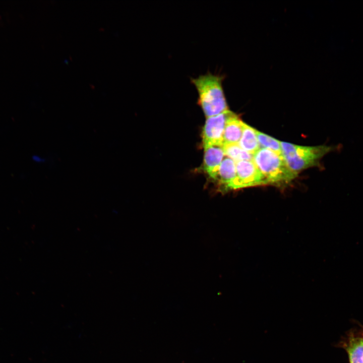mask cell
<instances>
[{"instance_id": "6da1fadb", "label": "cell", "mask_w": 363, "mask_h": 363, "mask_svg": "<svg viewBox=\"0 0 363 363\" xmlns=\"http://www.w3.org/2000/svg\"><path fill=\"white\" fill-rule=\"evenodd\" d=\"M223 80V76L211 73L191 79L198 94V103L207 117L228 110L222 86Z\"/></svg>"}, {"instance_id": "7a4b0ae2", "label": "cell", "mask_w": 363, "mask_h": 363, "mask_svg": "<svg viewBox=\"0 0 363 363\" xmlns=\"http://www.w3.org/2000/svg\"><path fill=\"white\" fill-rule=\"evenodd\" d=\"M253 161L268 184H286L297 175L288 167L282 156L266 148H260L253 155Z\"/></svg>"}, {"instance_id": "3957f363", "label": "cell", "mask_w": 363, "mask_h": 363, "mask_svg": "<svg viewBox=\"0 0 363 363\" xmlns=\"http://www.w3.org/2000/svg\"><path fill=\"white\" fill-rule=\"evenodd\" d=\"M282 157L288 167L297 172L318 164L326 154L334 149L331 146H301L280 142Z\"/></svg>"}, {"instance_id": "277c9868", "label": "cell", "mask_w": 363, "mask_h": 363, "mask_svg": "<svg viewBox=\"0 0 363 363\" xmlns=\"http://www.w3.org/2000/svg\"><path fill=\"white\" fill-rule=\"evenodd\" d=\"M236 176L229 189L267 185V182L253 160H243L235 162Z\"/></svg>"}, {"instance_id": "5b68a950", "label": "cell", "mask_w": 363, "mask_h": 363, "mask_svg": "<svg viewBox=\"0 0 363 363\" xmlns=\"http://www.w3.org/2000/svg\"><path fill=\"white\" fill-rule=\"evenodd\" d=\"M233 113L228 109L220 114L207 117L202 132L203 144L216 143L222 145L224 128L227 120Z\"/></svg>"}, {"instance_id": "8992f818", "label": "cell", "mask_w": 363, "mask_h": 363, "mask_svg": "<svg viewBox=\"0 0 363 363\" xmlns=\"http://www.w3.org/2000/svg\"><path fill=\"white\" fill-rule=\"evenodd\" d=\"M204 169L209 176L216 179L220 165L224 156L223 145L216 143L203 144Z\"/></svg>"}, {"instance_id": "52a82bcc", "label": "cell", "mask_w": 363, "mask_h": 363, "mask_svg": "<svg viewBox=\"0 0 363 363\" xmlns=\"http://www.w3.org/2000/svg\"><path fill=\"white\" fill-rule=\"evenodd\" d=\"M346 351L349 363H363V336L350 332L339 343Z\"/></svg>"}, {"instance_id": "ba28073f", "label": "cell", "mask_w": 363, "mask_h": 363, "mask_svg": "<svg viewBox=\"0 0 363 363\" xmlns=\"http://www.w3.org/2000/svg\"><path fill=\"white\" fill-rule=\"evenodd\" d=\"M245 123L233 113L226 122L222 136V145L238 144Z\"/></svg>"}, {"instance_id": "9c48e42d", "label": "cell", "mask_w": 363, "mask_h": 363, "mask_svg": "<svg viewBox=\"0 0 363 363\" xmlns=\"http://www.w3.org/2000/svg\"><path fill=\"white\" fill-rule=\"evenodd\" d=\"M235 176V162L227 157L223 159L220 165L216 180H218L226 189H229Z\"/></svg>"}, {"instance_id": "30bf717a", "label": "cell", "mask_w": 363, "mask_h": 363, "mask_svg": "<svg viewBox=\"0 0 363 363\" xmlns=\"http://www.w3.org/2000/svg\"><path fill=\"white\" fill-rule=\"evenodd\" d=\"M238 145L244 150L253 155L260 149L256 130L245 123Z\"/></svg>"}, {"instance_id": "8fae6325", "label": "cell", "mask_w": 363, "mask_h": 363, "mask_svg": "<svg viewBox=\"0 0 363 363\" xmlns=\"http://www.w3.org/2000/svg\"><path fill=\"white\" fill-rule=\"evenodd\" d=\"M224 155L235 162L243 160H253V155L247 152L238 144H229L223 145Z\"/></svg>"}, {"instance_id": "7c38bea8", "label": "cell", "mask_w": 363, "mask_h": 363, "mask_svg": "<svg viewBox=\"0 0 363 363\" xmlns=\"http://www.w3.org/2000/svg\"><path fill=\"white\" fill-rule=\"evenodd\" d=\"M256 136L259 144L263 148H266L282 156L280 142L267 135L256 130Z\"/></svg>"}, {"instance_id": "4fadbf2b", "label": "cell", "mask_w": 363, "mask_h": 363, "mask_svg": "<svg viewBox=\"0 0 363 363\" xmlns=\"http://www.w3.org/2000/svg\"><path fill=\"white\" fill-rule=\"evenodd\" d=\"M361 334H362V336H363V333H362V332H361Z\"/></svg>"}, {"instance_id": "5bb4252c", "label": "cell", "mask_w": 363, "mask_h": 363, "mask_svg": "<svg viewBox=\"0 0 363 363\" xmlns=\"http://www.w3.org/2000/svg\"><path fill=\"white\" fill-rule=\"evenodd\" d=\"M361 332H362V333H363V329H362V330L361 331Z\"/></svg>"}]
</instances>
